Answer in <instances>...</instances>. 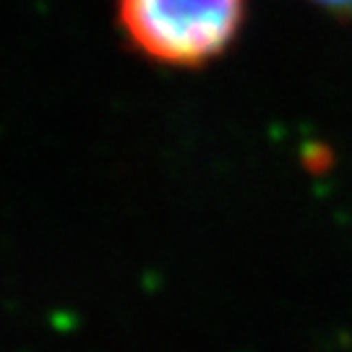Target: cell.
Masks as SVG:
<instances>
[{"mask_svg":"<svg viewBox=\"0 0 352 352\" xmlns=\"http://www.w3.org/2000/svg\"><path fill=\"white\" fill-rule=\"evenodd\" d=\"M318 6H324L329 11H340V13H352V0H316Z\"/></svg>","mask_w":352,"mask_h":352,"instance_id":"cell-2","label":"cell"},{"mask_svg":"<svg viewBox=\"0 0 352 352\" xmlns=\"http://www.w3.org/2000/svg\"><path fill=\"white\" fill-rule=\"evenodd\" d=\"M248 0H118V21L139 52L162 65L196 68L238 39Z\"/></svg>","mask_w":352,"mask_h":352,"instance_id":"cell-1","label":"cell"}]
</instances>
